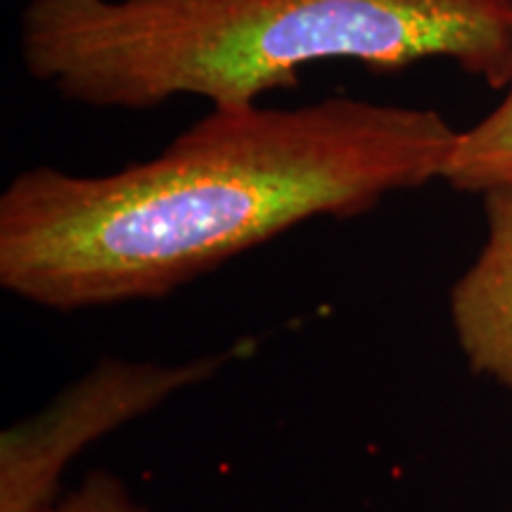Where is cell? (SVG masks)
<instances>
[{"instance_id":"7","label":"cell","mask_w":512,"mask_h":512,"mask_svg":"<svg viewBox=\"0 0 512 512\" xmlns=\"http://www.w3.org/2000/svg\"><path fill=\"white\" fill-rule=\"evenodd\" d=\"M503 3H505V8H508L510 15H512V0H503Z\"/></svg>"},{"instance_id":"1","label":"cell","mask_w":512,"mask_h":512,"mask_svg":"<svg viewBox=\"0 0 512 512\" xmlns=\"http://www.w3.org/2000/svg\"><path fill=\"white\" fill-rule=\"evenodd\" d=\"M458 133L434 110L328 98L214 107L114 174L36 166L0 197V285L55 311L166 297L306 221L441 178Z\"/></svg>"},{"instance_id":"6","label":"cell","mask_w":512,"mask_h":512,"mask_svg":"<svg viewBox=\"0 0 512 512\" xmlns=\"http://www.w3.org/2000/svg\"><path fill=\"white\" fill-rule=\"evenodd\" d=\"M38 512H152L138 503L126 484L110 472H93L64 501Z\"/></svg>"},{"instance_id":"2","label":"cell","mask_w":512,"mask_h":512,"mask_svg":"<svg viewBox=\"0 0 512 512\" xmlns=\"http://www.w3.org/2000/svg\"><path fill=\"white\" fill-rule=\"evenodd\" d=\"M19 43L36 81L119 110L176 95L256 105L323 60L399 72L446 57L494 88L512 81L503 0H31Z\"/></svg>"},{"instance_id":"5","label":"cell","mask_w":512,"mask_h":512,"mask_svg":"<svg viewBox=\"0 0 512 512\" xmlns=\"http://www.w3.org/2000/svg\"><path fill=\"white\" fill-rule=\"evenodd\" d=\"M441 178L456 190L489 192L512 185V81L489 117L458 133Z\"/></svg>"},{"instance_id":"4","label":"cell","mask_w":512,"mask_h":512,"mask_svg":"<svg viewBox=\"0 0 512 512\" xmlns=\"http://www.w3.org/2000/svg\"><path fill=\"white\" fill-rule=\"evenodd\" d=\"M486 242L451 290V318L475 373L512 389V185L484 192Z\"/></svg>"},{"instance_id":"3","label":"cell","mask_w":512,"mask_h":512,"mask_svg":"<svg viewBox=\"0 0 512 512\" xmlns=\"http://www.w3.org/2000/svg\"><path fill=\"white\" fill-rule=\"evenodd\" d=\"M235 356L240 349L183 363L100 361L41 411L0 434V512H38L53 505L62 472L83 448L214 377Z\"/></svg>"}]
</instances>
